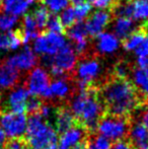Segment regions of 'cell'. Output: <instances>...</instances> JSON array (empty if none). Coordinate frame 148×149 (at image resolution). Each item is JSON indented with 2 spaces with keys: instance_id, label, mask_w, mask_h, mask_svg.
I'll use <instances>...</instances> for the list:
<instances>
[{
  "instance_id": "39",
  "label": "cell",
  "mask_w": 148,
  "mask_h": 149,
  "mask_svg": "<svg viewBox=\"0 0 148 149\" xmlns=\"http://www.w3.org/2000/svg\"><path fill=\"white\" fill-rule=\"evenodd\" d=\"M6 135L5 133L3 132V130H2V128L0 127V147H2V146H4V144H5L6 142Z\"/></svg>"
},
{
  "instance_id": "46",
  "label": "cell",
  "mask_w": 148,
  "mask_h": 149,
  "mask_svg": "<svg viewBox=\"0 0 148 149\" xmlns=\"http://www.w3.org/2000/svg\"><path fill=\"white\" fill-rule=\"evenodd\" d=\"M0 115H1V114H0Z\"/></svg>"
},
{
  "instance_id": "9",
  "label": "cell",
  "mask_w": 148,
  "mask_h": 149,
  "mask_svg": "<svg viewBox=\"0 0 148 149\" xmlns=\"http://www.w3.org/2000/svg\"><path fill=\"white\" fill-rule=\"evenodd\" d=\"M112 19L113 16L110 10H99L93 12L85 20L84 26L87 35H89L91 38H97L99 35H101V31L105 30Z\"/></svg>"
},
{
  "instance_id": "10",
  "label": "cell",
  "mask_w": 148,
  "mask_h": 149,
  "mask_svg": "<svg viewBox=\"0 0 148 149\" xmlns=\"http://www.w3.org/2000/svg\"><path fill=\"white\" fill-rule=\"evenodd\" d=\"M76 124L74 116L72 115L70 109L66 104H58L55 108L53 120L51 122V126L55 129L57 134L61 135L68 129Z\"/></svg>"
},
{
  "instance_id": "13",
  "label": "cell",
  "mask_w": 148,
  "mask_h": 149,
  "mask_svg": "<svg viewBox=\"0 0 148 149\" xmlns=\"http://www.w3.org/2000/svg\"><path fill=\"white\" fill-rule=\"evenodd\" d=\"M8 65L18 70H28L37 65L38 58L30 47H26L19 54L4 60Z\"/></svg>"
},
{
  "instance_id": "21",
  "label": "cell",
  "mask_w": 148,
  "mask_h": 149,
  "mask_svg": "<svg viewBox=\"0 0 148 149\" xmlns=\"http://www.w3.org/2000/svg\"><path fill=\"white\" fill-rule=\"evenodd\" d=\"M65 33L67 35V37L70 40H72L74 43L87 40V31L83 22H75L73 26L68 28L65 31Z\"/></svg>"
},
{
  "instance_id": "6",
  "label": "cell",
  "mask_w": 148,
  "mask_h": 149,
  "mask_svg": "<svg viewBox=\"0 0 148 149\" xmlns=\"http://www.w3.org/2000/svg\"><path fill=\"white\" fill-rule=\"evenodd\" d=\"M65 44L66 40L63 35L44 31L35 41L34 50L41 55L54 56Z\"/></svg>"
},
{
  "instance_id": "22",
  "label": "cell",
  "mask_w": 148,
  "mask_h": 149,
  "mask_svg": "<svg viewBox=\"0 0 148 149\" xmlns=\"http://www.w3.org/2000/svg\"><path fill=\"white\" fill-rule=\"evenodd\" d=\"M33 17H34L35 22L37 24V28L41 33H43L44 30L46 29V24H47L48 18L50 16V13L48 9L44 6H38L36 9L33 11L32 13Z\"/></svg>"
},
{
  "instance_id": "26",
  "label": "cell",
  "mask_w": 148,
  "mask_h": 149,
  "mask_svg": "<svg viewBox=\"0 0 148 149\" xmlns=\"http://www.w3.org/2000/svg\"><path fill=\"white\" fill-rule=\"evenodd\" d=\"M60 22L64 29H68L72 26L76 22V16H75L74 8L72 6L66 7L60 14Z\"/></svg>"
},
{
  "instance_id": "1",
  "label": "cell",
  "mask_w": 148,
  "mask_h": 149,
  "mask_svg": "<svg viewBox=\"0 0 148 149\" xmlns=\"http://www.w3.org/2000/svg\"><path fill=\"white\" fill-rule=\"evenodd\" d=\"M99 96L105 113L115 116L131 117L144 102H148L130 79L110 74L99 84Z\"/></svg>"
},
{
  "instance_id": "41",
  "label": "cell",
  "mask_w": 148,
  "mask_h": 149,
  "mask_svg": "<svg viewBox=\"0 0 148 149\" xmlns=\"http://www.w3.org/2000/svg\"><path fill=\"white\" fill-rule=\"evenodd\" d=\"M45 149H58V146H57V143L55 144H51V145L47 146Z\"/></svg>"
},
{
  "instance_id": "43",
  "label": "cell",
  "mask_w": 148,
  "mask_h": 149,
  "mask_svg": "<svg viewBox=\"0 0 148 149\" xmlns=\"http://www.w3.org/2000/svg\"><path fill=\"white\" fill-rule=\"evenodd\" d=\"M87 149H94V147H93L92 143L90 142V140H89V136H88V146H87Z\"/></svg>"
},
{
  "instance_id": "42",
  "label": "cell",
  "mask_w": 148,
  "mask_h": 149,
  "mask_svg": "<svg viewBox=\"0 0 148 149\" xmlns=\"http://www.w3.org/2000/svg\"><path fill=\"white\" fill-rule=\"evenodd\" d=\"M70 1H71L74 5H76V4H79V3H81V2H84L85 0H70Z\"/></svg>"
},
{
  "instance_id": "35",
  "label": "cell",
  "mask_w": 148,
  "mask_h": 149,
  "mask_svg": "<svg viewBox=\"0 0 148 149\" xmlns=\"http://www.w3.org/2000/svg\"><path fill=\"white\" fill-rule=\"evenodd\" d=\"M10 50V37L8 33L0 31V51Z\"/></svg>"
},
{
  "instance_id": "2",
  "label": "cell",
  "mask_w": 148,
  "mask_h": 149,
  "mask_svg": "<svg viewBox=\"0 0 148 149\" xmlns=\"http://www.w3.org/2000/svg\"><path fill=\"white\" fill-rule=\"evenodd\" d=\"M68 104L76 123L90 134L95 133L97 124L105 114V107L99 96V86L92 85L84 90H78Z\"/></svg>"
},
{
  "instance_id": "12",
  "label": "cell",
  "mask_w": 148,
  "mask_h": 149,
  "mask_svg": "<svg viewBox=\"0 0 148 149\" xmlns=\"http://www.w3.org/2000/svg\"><path fill=\"white\" fill-rule=\"evenodd\" d=\"M89 135L88 130L76 123L73 127L61 134L59 143H57L58 149H70L75 144L85 140Z\"/></svg>"
},
{
  "instance_id": "18",
  "label": "cell",
  "mask_w": 148,
  "mask_h": 149,
  "mask_svg": "<svg viewBox=\"0 0 148 149\" xmlns=\"http://www.w3.org/2000/svg\"><path fill=\"white\" fill-rule=\"evenodd\" d=\"M136 26L134 24V20L132 18L128 17H118L116 18L114 24V31L115 36L119 40H125L127 37L131 35L135 30Z\"/></svg>"
},
{
  "instance_id": "11",
  "label": "cell",
  "mask_w": 148,
  "mask_h": 149,
  "mask_svg": "<svg viewBox=\"0 0 148 149\" xmlns=\"http://www.w3.org/2000/svg\"><path fill=\"white\" fill-rule=\"evenodd\" d=\"M30 93L24 86L16 87L9 93L7 102L3 109V113L26 114V104Z\"/></svg>"
},
{
  "instance_id": "37",
  "label": "cell",
  "mask_w": 148,
  "mask_h": 149,
  "mask_svg": "<svg viewBox=\"0 0 148 149\" xmlns=\"http://www.w3.org/2000/svg\"><path fill=\"white\" fill-rule=\"evenodd\" d=\"M137 66L140 69H147L148 57H138V59H137Z\"/></svg>"
},
{
  "instance_id": "24",
  "label": "cell",
  "mask_w": 148,
  "mask_h": 149,
  "mask_svg": "<svg viewBox=\"0 0 148 149\" xmlns=\"http://www.w3.org/2000/svg\"><path fill=\"white\" fill-rule=\"evenodd\" d=\"M134 67L130 64L129 62L124 60H121L115 64L114 68H113V73L115 76L120 77V78H126L129 79V76L132 73V70Z\"/></svg>"
},
{
  "instance_id": "34",
  "label": "cell",
  "mask_w": 148,
  "mask_h": 149,
  "mask_svg": "<svg viewBox=\"0 0 148 149\" xmlns=\"http://www.w3.org/2000/svg\"><path fill=\"white\" fill-rule=\"evenodd\" d=\"M135 53L139 57H148V35L144 38L142 43L136 48Z\"/></svg>"
},
{
  "instance_id": "4",
  "label": "cell",
  "mask_w": 148,
  "mask_h": 149,
  "mask_svg": "<svg viewBox=\"0 0 148 149\" xmlns=\"http://www.w3.org/2000/svg\"><path fill=\"white\" fill-rule=\"evenodd\" d=\"M132 120L130 117L104 114L97 127V133L107 137L111 141L127 140Z\"/></svg>"
},
{
  "instance_id": "17",
  "label": "cell",
  "mask_w": 148,
  "mask_h": 149,
  "mask_svg": "<svg viewBox=\"0 0 148 149\" xmlns=\"http://www.w3.org/2000/svg\"><path fill=\"white\" fill-rule=\"evenodd\" d=\"M35 1L36 0H3L2 9L6 13L18 16L24 14L28 8L35 3Z\"/></svg>"
},
{
  "instance_id": "28",
  "label": "cell",
  "mask_w": 148,
  "mask_h": 149,
  "mask_svg": "<svg viewBox=\"0 0 148 149\" xmlns=\"http://www.w3.org/2000/svg\"><path fill=\"white\" fill-rule=\"evenodd\" d=\"M91 4L88 1H84L81 2L79 4L74 5V12H75V16H76V22H83L85 17H87L91 10Z\"/></svg>"
},
{
  "instance_id": "14",
  "label": "cell",
  "mask_w": 148,
  "mask_h": 149,
  "mask_svg": "<svg viewBox=\"0 0 148 149\" xmlns=\"http://www.w3.org/2000/svg\"><path fill=\"white\" fill-rule=\"evenodd\" d=\"M127 140L133 149H148V129L139 122H132Z\"/></svg>"
},
{
  "instance_id": "3",
  "label": "cell",
  "mask_w": 148,
  "mask_h": 149,
  "mask_svg": "<svg viewBox=\"0 0 148 149\" xmlns=\"http://www.w3.org/2000/svg\"><path fill=\"white\" fill-rule=\"evenodd\" d=\"M24 140L31 149H45L51 144L58 143V134L40 114L28 115Z\"/></svg>"
},
{
  "instance_id": "29",
  "label": "cell",
  "mask_w": 148,
  "mask_h": 149,
  "mask_svg": "<svg viewBox=\"0 0 148 149\" xmlns=\"http://www.w3.org/2000/svg\"><path fill=\"white\" fill-rule=\"evenodd\" d=\"M43 104V100L39 96H28L26 104V114H39V111Z\"/></svg>"
},
{
  "instance_id": "20",
  "label": "cell",
  "mask_w": 148,
  "mask_h": 149,
  "mask_svg": "<svg viewBox=\"0 0 148 149\" xmlns=\"http://www.w3.org/2000/svg\"><path fill=\"white\" fill-rule=\"evenodd\" d=\"M147 36L146 31L143 30L141 26H139L129 37H127L125 40H123V47L127 51H133L136 50V48L142 43L144 38Z\"/></svg>"
},
{
  "instance_id": "5",
  "label": "cell",
  "mask_w": 148,
  "mask_h": 149,
  "mask_svg": "<svg viewBox=\"0 0 148 149\" xmlns=\"http://www.w3.org/2000/svg\"><path fill=\"white\" fill-rule=\"evenodd\" d=\"M26 114L2 113L0 115V127L9 138L24 137L26 131Z\"/></svg>"
},
{
  "instance_id": "40",
  "label": "cell",
  "mask_w": 148,
  "mask_h": 149,
  "mask_svg": "<svg viewBox=\"0 0 148 149\" xmlns=\"http://www.w3.org/2000/svg\"><path fill=\"white\" fill-rule=\"evenodd\" d=\"M141 26L143 28V30H144L145 31H146V33L148 35V20L146 22H144L143 24H141Z\"/></svg>"
},
{
  "instance_id": "36",
  "label": "cell",
  "mask_w": 148,
  "mask_h": 149,
  "mask_svg": "<svg viewBox=\"0 0 148 149\" xmlns=\"http://www.w3.org/2000/svg\"><path fill=\"white\" fill-rule=\"evenodd\" d=\"M111 149H133V147L128 140H121V141H117Z\"/></svg>"
},
{
  "instance_id": "31",
  "label": "cell",
  "mask_w": 148,
  "mask_h": 149,
  "mask_svg": "<svg viewBox=\"0 0 148 149\" xmlns=\"http://www.w3.org/2000/svg\"><path fill=\"white\" fill-rule=\"evenodd\" d=\"M17 22V16L9 13H4L0 15V31H9Z\"/></svg>"
},
{
  "instance_id": "27",
  "label": "cell",
  "mask_w": 148,
  "mask_h": 149,
  "mask_svg": "<svg viewBox=\"0 0 148 149\" xmlns=\"http://www.w3.org/2000/svg\"><path fill=\"white\" fill-rule=\"evenodd\" d=\"M46 29H47L48 31L60 33V35H63L65 33V29L62 26L59 16H57L55 13L50 14L49 18H48L47 24H46Z\"/></svg>"
},
{
  "instance_id": "16",
  "label": "cell",
  "mask_w": 148,
  "mask_h": 149,
  "mask_svg": "<svg viewBox=\"0 0 148 149\" xmlns=\"http://www.w3.org/2000/svg\"><path fill=\"white\" fill-rule=\"evenodd\" d=\"M97 50L99 53L110 54L115 52L119 48V39L115 35L110 33H101L97 36Z\"/></svg>"
},
{
  "instance_id": "19",
  "label": "cell",
  "mask_w": 148,
  "mask_h": 149,
  "mask_svg": "<svg viewBox=\"0 0 148 149\" xmlns=\"http://www.w3.org/2000/svg\"><path fill=\"white\" fill-rule=\"evenodd\" d=\"M132 82L137 87V89L148 98V68L140 69L133 68L132 70Z\"/></svg>"
},
{
  "instance_id": "15",
  "label": "cell",
  "mask_w": 148,
  "mask_h": 149,
  "mask_svg": "<svg viewBox=\"0 0 148 149\" xmlns=\"http://www.w3.org/2000/svg\"><path fill=\"white\" fill-rule=\"evenodd\" d=\"M19 70L8 65L5 61L0 63V88H12L18 84Z\"/></svg>"
},
{
  "instance_id": "8",
  "label": "cell",
  "mask_w": 148,
  "mask_h": 149,
  "mask_svg": "<svg viewBox=\"0 0 148 149\" xmlns=\"http://www.w3.org/2000/svg\"><path fill=\"white\" fill-rule=\"evenodd\" d=\"M77 63V56L71 44L67 43L53 56V64L59 67L69 76H73L75 66Z\"/></svg>"
},
{
  "instance_id": "7",
  "label": "cell",
  "mask_w": 148,
  "mask_h": 149,
  "mask_svg": "<svg viewBox=\"0 0 148 149\" xmlns=\"http://www.w3.org/2000/svg\"><path fill=\"white\" fill-rule=\"evenodd\" d=\"M51 84V78L47 71L42 67L33 69L28 75L24 87L28 89V93L41 97Z\"/></svg>"
},
{
  "instance_id": "23",
  "label": "cell",
  "mask_w": 148,
  "mask_h": 149,
  "mask_svg": "<svg viewBox=\"0 0 148 149\" xmlns=\"http://www.w3.org/2000/svg\"><path fill=\"white\" fill-rule=\"evenodd\" d=\"M133 19H148V0H133Z\"/></svg>"
},
{
  "instance_id": "30",
  "label": "cell",
  "mask_w": 148,
  "mask_h": 149,
  "mask_svg": "<svg viewBox=\"0 0 148 149\" xmlns=\"http://www.w3.org/2000/svg\"><path fill=\"white\" fill-rule=\"evenodd\" d=\"M42 2L44 5H46V8L56 14L67 7L69 0H42Z\"/></svg>"
},
{
  "instance_id": "44",
  "label": "cell",
  "mask_w": 148,
  "mask_h": 149,
  "mask_svg": "<svg viewBox=\"0 0 148 149\" xmlns=\"http://www.w3.org/2000/svg\"><path fill=\"white\" fill-rule=\"evenodd\" d=\"M2 2H3V0H0V9H2Z\"/></svg>"
},
{
  "instance_id": "33",
  "label": "cell",
  "mask_w": 148,
  "mask_h": 149,
  "mask_svg": "<svg viewBox=\"0 0 148 149\" xmlns=\"http://www.w3.org/2000/svg\"><path fill=\"white\" fill-rule=\"evenodd\" d=\"M89 3L91 6L99 9H111V7L114 5L115 0H89Z\"/></svg>"
},
{
  "instance_id": "32",
  "label": "cell",
  "mask_w": 148,
  "mask_h": 149,
  "mask_svg": "<svg viewBox=\"0 0 148 149\" xmlns=\"http://www.w3.org/2000/svg\"><path fill=\"white\" fill-rule=\"evenodd\" d=\"M4 149H31L24 137L9 138L4 144Z\"/></svg>"
},
{
  "instance_id": "45",
  "label": "cell",
  "mask_w": 148,
  "mask_h": 149,
  "mask_svg": "<svg viewBox=\"0 0 148 149\" xmlns=\"http://www.w3.org/2000/svg\"><path fill=\"white\" fill-rule=\"evenodd\" d=\"M0 149H4V147H0Z\"/></svg>"
},
{
  "instance_id": "38",
  "label": "cell",
  "mask_w": 148,
  "mask_h": 149,
  "mask_svg": "<svg viewBox=\"0 0 148 149\" xmlns=\"http://www.w3.org/2000/svg\"><path fill=\"white\" fill-rule=\"evenodd\" d=\"M87 146H88V137L85 140H83V141L75 144V145L72 146L70 149H87Z\"/></svg>"
},
{
  "instance_id": "25",
  "label": "cell",
  "mask_w": 148,
  "mask_h": 149,
  "mask_svg": "<svg viewBox=\"0 0 148 149\" xmlns=\"http://www.w3.org/2000/svg\"><path fill=\"white\" fill-rule=\"evenodd\" d=\"M89 140L92 143L94 149H111L112 141L107 137L101 135L99 133H92L89 135Z\"/></svg>"
}]
</instances>
